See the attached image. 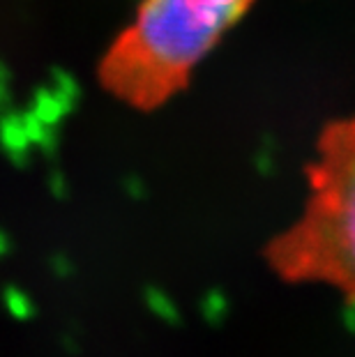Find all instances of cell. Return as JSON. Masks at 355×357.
<instances>
[{"label":"cell","mask_w":355,"mask_h":357,"mask_svg":"<svg viewBox=\"0 0 355 357\" xmlns=\"http://www.w3.org/2000/svg\"><path fill=\"white\" fill-rule=\"evenodd\" d=\"M259 0H141L97 63L113 102L155 113L192 86L196 72Z\"/></svg>","instance_id":"obj_1"},{"label":"cell","mask_w":355,"mask_h":357,"mask_svg":"<svg viewBox=\"0 0 355 357\" xmlns=\"http://www.w3.org/2000/svg\"><path fill=\"white\" fill-rule=\"evenodd\" d=\"M263 254L284 284L330 288L355 305V111L321 127L298 215Z\"/></svg>","instance_id":"obj_2"}]
</instances>
